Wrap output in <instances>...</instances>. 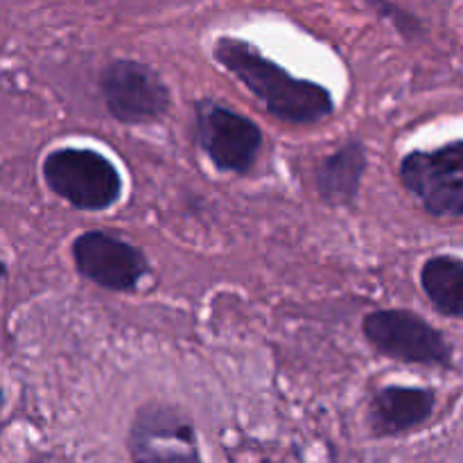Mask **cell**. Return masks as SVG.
<instances>
[{
    "label": "cell",
    "instance_id": "1",
    "mask_svg": "<svg viewBox=\"0 0 463 463\" xmlns=\"http://www.w3.org/2000/svg\"><path fill=\"white\" fill-rule=\"evenodd\" d=\"M213 52L217 61L262 99L267 111L279 120L310 125L324 120L333 111V98L324 86L297 80L244 41L224 36L217 41Z\"/></svg>",
    "mask_w": 463,
    "mask_h": 463
},
{
    "label": "cell",
    "instance_id": "2",
    "mask_svg": "<svg viewBox=\"0 0 463 463\" xmlns=\"http://www.w3.org/2000/svg\"><path fill=\"white\" fill-rule=\"evenodd\" d=\"M43 179L54 194L81 211H104L122 193L116 165L93 149H54L43 161Z\"/></svg>",
    "mask_w": 463,
    "mask_h": 463
},
{
    "label": "cell",
    "instance_id": "3",
    "mask_svg": "<svg viewBox=\"0 0 463 463\" xmlns=\"http://www.w3.org/2000/svg\"><path fill=\"white\" fill-rule=\"evenodd\" d=\"M401 179L432 215H463V140L407 154Z\"/></svg>",
    "mask_w": 463,
    "mask_h": 463
},
{
    "label": "cell",
    "instance_id": "4",
    "mask_svg": "<svg viewBox=\"0 0 463 463\" xmlns=\"http://www.w3.org/2000/svg\"><path fill=\"white\" fill-rule=\"evenodd\" d=\"M364 335L380 353L410 364L448 366L450 346L423 317L407 310H380L364 319Z\"/></svg>",
    "mask_w": 463,
    "mask_h": 463
},
{
    "label": "cell",
    "instance_id": "5",
    "mask_svg": "<svg viewBox=\"0 0 463 463\" xmlns=\"http://www.w3.org/2000/svg\"><path fill=\"white\" fill-rule=\"evenodd\" d=\"M99 86L111 116L127 125L158 120L170 107L165 81L147 63L129 59L113 61L104 68Z\"/></svg>",
    "mask_w": 463,
    "mask_h": 463
},
{
    "label": "cell",
    "instance_id": "6",
    "mask_svg": "<svg viewBox=\"0 0 463 463\" xmlns=\"http://www.w3.org/2000/svg\"><path fill=\"white\" fill-rule=\"evenodd\" d=\"M129 450L134 463H202L193 425L165 405H147L138 411Z\"/></svg>",
    "mask_w": 463,
    "mask_h": 463
},
{
    "label": "cell",
    "instance_id": "7",
    "mask_svg": "<svg viewBox=\"0 0 463 463\" xmlns=\"http://www.w3.org/2000/svg\"><path fill=\"white\" fill-rule=\"evenodd\" d=\"M197 136L220 170L247 172L256 161L262 134L251 120L215 102L197 104Z\"/></svg>",
    "mask_w": 463,
    "mask_h": 463
},
{
    "label": "cell",
    "instance_id": "8",
    "mask_svg": "<svg viewBox=\"0 0 463 463\" xmlns=\"http://www.w3.org/2000/svg\"><path fill=\"white\" fill-rule=\"evenodd\" d=\"M72 258L81 276L118 292L134 289L147 274V260L138 249L102 231L80 235L72 244Z\"/></svg>",
    "mask_w": 463,
    "mask_h": 463
},
{
    "label": "cell",
    "instance_id": "9",
    "mask_svg": "<svg viewBox=\"0 0 463 463\" xmlns=\"http://www.w3.org/2000/svg\"><path fill=\"white\" fill-rule=\"evenodd\" d=\"M432 410L434 393L428 389L389 387L375 396L371 419H373L375 432L398 434L428 420Z\"/></svg>",
    "mask_w": 463,
    "mask_h": 463
},
{
    "label": "cell",
    "instance_id": "10",
    "mask_svg": "<svg viewBox=\"0 0 463 463\" xmlns=\"http://www.w3.org/2000/svg\"><path fill=\"white\" fill-rule=\"evenodd\" d=\"M364 149L360 143H348L319 165V193L328 203H348L355 199L364 175Z\"/></svg>",
    "mask_w": 463,
    "mask_h": 463
},
{
    "label": "cell",
    "instance_id": "11",
    "mask_svg": "<svg viewBox=\"0 0 463 463\" xmlns=\"http://www.w3.org/2000/svg\"><path fill=\"white\" fill-rule=\"evenodd\" d=\"M420 283L439 312L463 319V260L452 256L432 258L420 271Z\"/></svg>",
    "mask_w": 463,
    "mask_h": 463
},
{
    "label": "cell",
    "instance_id": "12",
    "mask_svg": "<svg viewBox=\"0 0 463 463\" xmlns=\"http://www.w3.org/2000/svg\"><path fill=\"white\" fill-rule=\"evenodd\" d=\"M3 279H5V262L0 260V285H3Z\"/></svg>",
    "mask_w": 463,
    "mask_h": 463
}]
</instances>
